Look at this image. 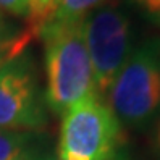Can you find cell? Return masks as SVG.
<instances>
[{"label": "cell", "instance_id": "obj_9", "mask_svg": "<svg viewBox=\"0 0 160 160\" xmlns=\"http://www.w3.org/2000/svg\"><path fill=\"white\" fill-rule=\"evenodd\" d=\"M0 10L16 16H29V0H0Z\"/></svg>", "mask_w": 160, "mask_h": 160}, {"label": "cell", "instance_id": "obj_7", "mask_svg": "<svg viewBox=\"0 0 160 160\" xmlns=\"http://www.w3.org/2000/svg\"><path fill=\"white\" fill-rule=\"evenodd\" d=\"M102 2L105 0H60L47 24H71L82 21Z\"/></svg>", "mask_w": 160, "mask_h": 160}, {"label": "cell", "instance_id": "obj_11", "mask_svg": "<svg viewBox=\"0 0 160 160\" xmlns=\"http://www.w3.org/2000/svg\"><path fill=\"white\" fill-rule=\"evenodd\" d=\"M7 45H8V41H5V21H3L2 13H0V50H7Z\"/></svg>", "mask_w": 160, "mask_h": 160}, {"label": "cell", "instance_id": "obj_5", "mask_svg": "<svg viewBox=\"0 0 160 160\" xmlns=\"http://www.w3.org/2000/svg\"><path fill=\"white\" fill-rule=\"evenodd\" d=\"M45 121L36 81L24 60L0 63V129H34Z\"/></svg>", "mask_w": 160, "mask_h": 160}, {"label": "cell", "instance_id": "obj_1", "mask_svg": "<svg viewBox=\"0 0 160 160\" xmlns=\"http://www.w3.org/2000/svg\"><path fill=\"white\" fill-rule=\"evenodd\" d=\"M82 21L71 24L50 23L37 32L45 44V97L57 113H65L79 100L97 96L92 65L84 42Z\"/></svg>", "mask_w": 160, "mask_h": 160}, {"label": "cell", "instance_id": "obj_10", "mask_svg": "<svg viewBox=\"0 0 160 160\" xmlns=\"http://www.w3.org/2000/svg\"><path fill=\"white\" fill-rule=\"evenodd\" d=\"M147 20L160 26V0H133Z\"/></svg>", "mask_w": 160, "mask_h": 160}, {"label": "cell", "instance_id": "obj_2", "mask_svg": "<svg viewBox=\"0 0 160 160\" xmlns=\"http://www.w3.org/2000/svg\"><path fill=\"white\" fill-rule=\"evenodd\" d=\"M118 121L138 126L160 108V39L152 37L131 50L108 91Z\"/></svg>", "mask_w": 160, "mask_h": 160}, {"label": "cell", "instance_id": "obj_4", "mask_svg": "<svg viewBox=\"0 0 160 160\" xmlns=\"http://www.w3.org/2000/svg\"><path fill=\"white\" fill-rule=\"evenodd\" d=\"M82 32L92 65L96 94H105L131 53L129 18L118 8L102 7L84 18Z\"/></svg>", "mask_w": 160, "mask_h": 160}, {"label": "cell", "instance_id": "obj_12", "mask_svg": "<svg viewBox=\"0 0 160 160\" xmlns=\"http://www.w3.org/2000/svg\"><path fill=\"white\" fill-rule=\"evenodd\" d=\"M154 146H155V150L160 157V115H158V120H157V125H155V131H154Z\"/></svg>", "mask_w": 160, "mask_h": 160}, {"label": "cell", "instance_id": "obj_6", "mask_svg": "<svg viewBox=\"0 0 160 160\" xmlns=\"http://www.w3.org/2000/svg\"><path fill=\"white\" fill-rule=\"evenodd\" d=\"M0 160H44L31 147V136L23 131L0 129Z\"/></svg>", "mask_w": 160, "mask_h": 160}, {"label": "cell", "instance_id": "obj_13", "mask_svg": "<svg viewBox=\"0 0 160 160\" xmlns=\"http://www.w3.org/2000/svg\"><path fill=\"white\" fill-rule=\"evenodd\" d=\"M10 53H8V50H0V63L5 62V60H10Z\"/></svg>", "mask_w": 160, "mask_h": 160}, {"label": "cell", "instance_id": "obj_3", "mask_svg": "<svg viewBox=\"0 0 160 160\" xmlns=\"http://www.w3.org/2000/svg\"><path fill=\"white\" fill-rule=\"evenodd\" d=\"M113 110L91 96L71 105L62 121L60 160H108L120 141Z\"/></svg>", "mask_w": 160, "mask_h": 160}, {"label": "cell", "instance_id": "obj_8", "mask_svg": "<svg viewBox=\"0 0 160 160\" xmlns=\"http://www.w3.org/2000/svg\"><path fill=\"white\" fill-rule=\"evenodd\" d=\"M58 2L60 0H29V16L28 18H29L31 28L36 31V34L44 24L49 23Z\"/></svg>", "mask_w": 160, "mask_h": 160}]
</instances>
